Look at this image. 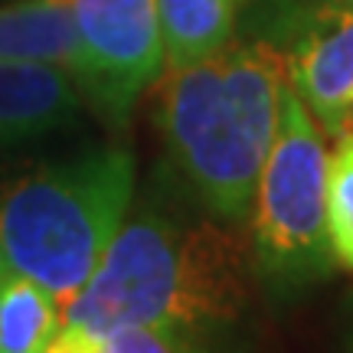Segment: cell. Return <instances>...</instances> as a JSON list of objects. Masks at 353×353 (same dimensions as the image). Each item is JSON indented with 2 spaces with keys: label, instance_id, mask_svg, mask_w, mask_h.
Segmentation results:
<instances>
[{
  "label": "cell",
  "instance_id": "cell-1",
  "mask_svg": "<svg viewBox=\"0 0 353 353\" xmlns=\"http://www.w3.org/2000/svg\"><path fill=\"white\" fill-rule=\"evenodd\" d=\"M255 265L245 223L206 213L200 203H131L95 272L63 307L59 330L99 341L121 327L187 334L239 324L252 307Z\"/></svg>",
  "mask_w": 353,
  "mask_h": 353
},
{
  "label": "cell",
  "instance_id": "cell-2",
  "mask_svg": "<svg viewBox=\"0 0 353 353\" xmlns=\"http://www.w3.org/2000/svg\"><path fill=\"white\" fill-rule=\"evenodd\" d=\"M285 88V52L265 33L232 37L213 56L157 79L164 151L206 213L245 223Z\"/></svg>",
  "mask_w": 353,
  "mask_h": 353
},
{
  "label": "cell",
  "instance_id": "cell-3",
  "mask_svg": "<svg viewBox=\"0 0 353 353\" xmlns=\"http://www.w3.org/2000/svg\"><path fill=\"white\" fill-rule=\"evenodd\" d=\"M138 196V161L125 144H95L26 170L0 190V272L76 298Z\"/></svg>",
  "mask_w": 353,
  "mask_h": 353
},
{
  "label": "cell",
  "instance_id": "cell-4",
  "mask_svg": "<svg viewBox=\"0 0 353 353\" xmlns=\"http://www.w3.org/2000/svg\"><path fill=\"white\" fill-rule=\"evenodd\" d=\"M327 151V134L301 99L285 88L275 138L268 144L245 216L255 278L275 298H291L337 268L324 210Z\"/></svg>",
  "mask_w": 353,
  "mask_h": 353
},
{
  "label": "cell",
  "instance_id": "cell-5",
  "mask_svg": "<svg viewBox=\"0 0 353 353\" xmlns=\"http://www.w3.org/2000/svg\"><path fill=\"white\" fill-rule=\"evenodd\" d=\"M82 39L79 92L114 128L164 76L157 0H72Z\"/></svg>",
  "mask_w": 353,
  "mask_h": 353
},
{
  "label": "cell",
  "instance_id": "cell-6",
  "mask_svg": "<svg viewBox=\"0 0 353 353\" xmlns=\"http://www.w3.org/2000/svg\"><path fill=\"white\" fill-rule=\"evenodd\" d=\"M281 20L265 37L285 52L288 88L327 141H337L353 105V10L341 0H288Z\"/></svg>",
  "mask_w": 353,
  "mask_h": 353
},
{
  "label": "cell",
  "instance_id": "cell-7",
  "mask_svg": "<svg viewBox=\"0 0 353 353\" xmlns=\"http://www.w3.org/2000/svg\"><path fill=\"white\" fill-rule=\"evenodd\" d=\"M85 99L72 79L52 65L0 63V154L72 128Z\"/></svg>",
  "mask_w": 353,
  "mask_h": 353
},
{
  "label": "cell",
  "instance_id": "cell-8",
  "mask_svg": "<svg viewBox=\"0 0 353 353\" xmlns=\"http://www.w3.org/2000/svg\"><path fill=\"white\" fill-rule=\"evenodd\" d=\"M0 63L52 65L79 85L85 63L72 0H3Z\"/></svg>",
  "mask_w": 353,
  "mask_h": 353
},
{
  "label": "cell",
  "instance_id": "cell-9",
  "mask_svg": "<svg viewBox=\"0 0 353 353\" xmlns=\"http://www.w3.org/2000/svg\"><path fill=\"white\" fill-rule=\"evenodd\" d=\"M249 0H157L164 65L180 69L223 50L239 30Z\"/></svg>",
  "mask_w": 353,
  "mask_h": 353
},
{
  "label": "cell",
  "instance_id": "cell-10",
  "mask_svg": "<svg viewBox=\"0 0 353 353\" xmlns=\"http://www.w3.org/2000/svg\"><path fill=\"white\" fill-rule=\"evenodd\" d=\"M63 321V307L46 288L13 272H0V353H46Z\"/></svg>",
  "mask_w": 353,
  "mask_h": 353
},
{
  "label": "cell",
  "instance_id": "cell-11",
  "mask_svg": "<svg viewBox=\"0 0 353 353\" xmlns=\"http://www.w3.org/2000/svg\"><path fill=\"white\" fill-rule=\"evenodd\" d=\"M324 210H327V242L334 265L353 272V134L337 138L327 151Z\"/></svg>",
  "mask_w": 353,
  "mask_h": 353
},
{
  "label": "cell",
  "instance_id": "cell-12",
  "mask_svg": "<svg viewBox=\"0 0 353 353\" xmlns=\"http://www.w3.org/2000/svg\"><path fill=\"white\" fill-rule=\"evenodd\" d=\"M46 353H210L200 334L174 327H121L99 341H82L56 330Z\"/></svg>",
  "mask_w": 353,
  "mask_h": 353
},
{
  "label": "cell",
  "instance_id": "cell-13",
  "mask_svg": "<svg viewBox=\"0 0 353 353\" xmlns=\"http://www.w3.org/2000/svg\"><path fill=\"white\" fill-rule=\"evenodd\" d=\"M350 350H353V304H350Z\"/></svg>",
  "mask_w": 353,
  "mask_h": 353
},
{
  "label": "cell",
  "instance_id": "cell-14",
  "mask_svg": "<svg viewBox=\"0 0 353 353\" xmlns=\"http://www.w3.org/2000/svg\"><path fill=\"white\" fill-rule=\"evenodd\" d=\"M341 3H347V7H350V10H353V0H341Z\"/></svg>",
  "mask_w": 353,
  "mask_h": 353
},
{
  "label": "cell",
  "instance_id": "cell-15",
  "mask_svg": "<svg viewBox=\"0 0 353 353\" xmlns=\"http://www.w3.org/2000/svg\"><path fill=\"white\" fill-rule=\"evenodd\" d=\"M0 3H3V0H0Z\"/></svg>",
  "mask_w": 353,
  "mask_h": 353
}]
</instances>
